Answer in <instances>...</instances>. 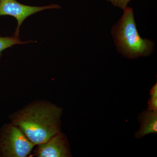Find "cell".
Returning <instances> with one entry per match:
<instances>
[{"mask_svg":"<svg viewBox=\"0 0 157 157\" xmlns=\"http://www.w3.org/2000/svg\"><path fill=\"white\" fill-rule=\"evenodd\" d=\"M62 110L53 105L37 104L26 107L12 117L34 145L45 143L59 132Z\"/></svg>","mask_w":157,"mask_h":157,"instance_id":"6da1fadb","label":"cell"},{"mask_svg":"<svg viewBox=\"0 0 157 157\" xmlns=\"http://www.w3.org/2000/svg\"><path fill=\"white\" fill-rule=\"evenodd\" d=\"M124 11L123 15L111 29L118 51L129 59L148 56L154 50V43L140 36L133 9L127 7Z\"/></svg>","mask_w":157,"mask_h":157,"instance_id":"7a4b0ae2","label":"cell"},{"mask_svg":"<svg viewBox=\"0 0 157 157\" xmlns=\"http://www.w3.org/2000/svg\"><path fill=\"white\" fill-rule=\"evenodd\" d=\"M34 146L23 132L13 124L6 125L0 134L1 156L26 157Z\"/></svg>","mask_w":157,"mask_h":157,"instance_id":"3957f363","label":"cell"},{"mask_svg":"<svg viewBox=\"0 0 157 157\" xmlns=\"http://www.w3.org/2000/svg\"><path fill=\"white\" fill-rule=\"evenodd\" d=\"M60 9V6L57 4L39 7L24 5L16 0H0V16L9 15L16 18L17 26L14 35L17 37H19L21 26L29 16L43 10Z\"/></svg>","mask_w":157,"mask_h":157,"instance_id":"277c9868","label":"cell"},{"mask_svg":"<svg viewBox=\"0 0 157 157\" xmlns=\"http://www.w3.org/2000/svg\"><path fill=\"white\" fill-rule=\"evenodd\" d=\"M36 155L40 157H66L70 155L67 140L59 132L47 142L38 144Z\"/></svg>","mask_w":157,"mask_h":157,"instance_id":"5b68a950","label":"cell"},{"mask_svg":"<svg viewBox=\"0 0 157 157\" xmlns=\"http://www.w3.org/2000/svg\"><path fill=\"white\" fill-rule=\"evenodd\" d=\"M141 122L140 129L135 135L137 138H140L150 134L157 133V112L148 110L140 114Z\"/></svg>","mask_w":157,"mask_h":157,"instance_id":"8992f818","label":"cell"},{"mask_svg":"<svg viewBox=\"0 0 157 157\" xmlns=\"http://www.w3.org/2000/svg\"><path fill=\"white\" fill-rule=\"evenodd\" d=\"M36 41L29 40V41H22L19 37L13 36L2 37L0 36V57L2 56L3 51L7 48L12 47L16 45H23L28 44L31 42H36Z\"/></svg>","mask_w":157,"mask_h":157,"instance_id":"52a82bcc","label":"cell"},{"mask_svg":"<svg viewBox=\"0 0 157 157\" xmlns=\"http://www.w3.org/2000/svg\"><path fill=\"white\" fill-rule=\"evenodd\" d=\"M150 98L148 102V110L157 112V83L151 89Z\"/></svg>","mask_w":157,"mask_h":157,"instance_id":"ba28073f","label":"cell"},{"mask_svg":"<svg viewBox=\"0 0 157 157\" xmlns=\"http://www.w3.org/2000/svg\"><path fill=\"white\" fill-rule=\"evenodd\" d=\"M110 2L113 6L118 7L120 9L124 10L128 5L131 2V0H107Z\"/></svg>","mask_w":157,"mask_h":157,"instance_id":"9c48e42d","label":"cell"}]
</instances>
